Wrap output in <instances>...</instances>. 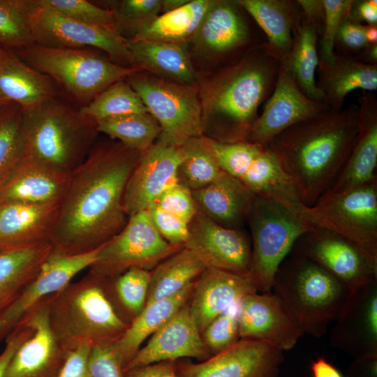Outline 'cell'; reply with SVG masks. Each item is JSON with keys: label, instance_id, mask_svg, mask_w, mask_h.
Segmentation results:
<instances>
[{"label": "cell", "instance_id": "1", "mask_svg": "<svg viewBox=\"0 0 377 377\" xmlns=\"http://www.w3.org/2000/svg\"><path fill=\"white\" fill-rule=\"evenodd\" d=\"M140 154L119 142L91 149L68 175L50 235L53 251L89 253L122 230L124 193Z\"/></svg>", "mask_w": 377, "mask_h": 377}, {"label": "cell", "instance_id": "2", "mask_svg": "<svg viewBox=\"0 0 377 377\" xmlns=\"http://www.w3.org/2000/svg\"><path fill=\"white\" fill-rule=\"evenodd\" d=\"M359 129L357 105L328 108L275 136L268 146L311 206L330 188L354 147Z\"/></svg>", "mask_w": 377, "mask_h": 377}, {"label": "cell", "instance_id": "3", "mask_svg": "<svg viewBox=\"0 0 377 377\" xmlns=\"http://www.w3.org/2000/svg\"><path fill=\"white\" fill-rule=\"evenodd\" d=\"M279 62L264 45L219 71L198 91L203 131L223 142L246 141L263 101L272 91Z\"/></svg>", "mask_w": 377, "mask_h": 377}, {"label": "cell", "instance_id": "4", "mask_svg": "<svg viewBox=\"0 0 377 377\" xmlns=\"http://www.w3.org/2000/svg\"><path fill=\"white\" fill-rule=\"evenodd\" d=\"M25 158L69 175L87 158L97 122L58 96L23 110Z\"/></svg>", "mask_w": 377, "mask_h": 377}, {"label": "cell", "instance_id": "5", "mask_svg": "<svg viewBox=\"0 0 377 377\" xmlns=\"http://www.w3.org/2000/svg\"><path fill=\"white\" fill-rule=\"evenodd\" d=\"M50 327L66 352L82 343L114 344L128 325L117 315L106 297L99 276L89 271L49 298Z\"/></svg>", "mask_w": 377, "mask_h": 377}, {"label": "cell", "instance_id": "6", "mask_svg": "<svg viewBox=\"0 0 377 377\" xmlns=\"http://www.w3.org/2000/svg\"><path fill=\"white\" fill-rule=\"evenodd\" d=\"M272 290L304 334L316 338L337 319L350 293L314 261L292 251L279 266Z\"/></svg>", "mask_w": 377, "mask_h": 377}, {"label": "cell", "instance_id": "7", "mask_svg": "<svg viewBox=\"0 0 377 377\" xmlns=\"http://www.w3.org/2000/svg\"><path fill=\"white\" fill-rule=\"evenodd\" d=\"M25 63L49 76L78 108L114 82L142 71L121 66L91 48L34 44L13 51Z\"/></svg>", "mask_w": 377, "mask_h": 377}, {"label": "cell", "instance_id": "8", "mask_svg": "<svg viewBox=\"0 0 377 377\" xmlns=\"http://www.w3.org/2000/svg\"><path fill=\"white\" fill-rule=\"evenodd\" d=\"M251 232V275L257 292L271 291L275 274L297 240L313 227L275 200L256 197L248 219Z\"/></svg>", "mask_w": 377, "mask_h": 377}, {"label": "cell", "instance_id": "9", "mask_svg": "<svg viewBox=\"0 0 377 377\" xmlns=\"http://www.w3.org/2000/svg\"><path fill=\"white\" fill-rule=\"evenodd\" d=\"M126 80L158 122L161 128L158 142L179 147L188 140L202 135V107L195 87L143 71Z\"/></svg>", "mask_w": 377, "mask_h": 377}, {"label": "cell", "instance_id": "10", "mask_svg": "<svg viewBox=\"0 0 377 377\" xmlns=\"http://www.w3.org/2000/svg\"><path fill=\"white\" fill-rule=\"evenodd\" d=\"M300 214L313 227L341 235L377 260V180L303 205Z\"/></svg>", "mask_w": 377, "mask_h": 377}, {"label": "cell", "instance_id": "11", "mask_svg": "<svg viewBox=\"0 0 377 377\" xmlns=\"http://www.w3.org/2000/svg\"><path fill=\"white\" fill-rule=\"evenodd\" d=\"M182 248L164 239L148 211L143 210L128 217L122 230L98 248L89 271L107 278L131 267L148 270Z\"/></svg>", "mask_w": 377, "mask_h": 377}, {"label": "cell", "instance_id": "12", "mask_svg": "<svg viewBox=\"0 0 377 377\" xmlns=\"http://www.w3.org/2000/svg\"><path fill=\"white\" fill-rule=\"evenodd\" d=\"M37 1L34 13L36 43L47 47L96 48L123 66L135 68L128 39L118 31L80 22Z\"/></svg>", "mask_w": 377, "mask_h": 377}, {"label": "cell", "instance_id": "13", "mask_svg": "<svg viewBox=\"0 0 377 377\" xmlns=\"http://www.w3.org/2000/svg\"><path fill=\"white\" fill-rule=\"evenodd\" d=\"M291 251L310 258L350 290L377 279V260L354 242L325 229L313 227Z\"/></svg>", "mask_w": 377, "mask_h": 377}, {"label": "cell", "instance_id": "14", "mask_svg": "<svg viewBox=\"0 0 377 377\" xmlns=\"http://www.w3.org/2000/svg\"><path fill=\"white\" fill-rule=\"evenodd\" d=\"M283 351L265 342L239 339L198 363L176 360L178 377H277Z\"/></svg>", "mask_w": 377, "mask_h": 377}, {"label": "cell", "instance_id": "15", "mask_svg": "<svg viewBox=\"0 0 377 377\" xmlns=\"http://www.w3.org/2000/svg\"><path fill=\"white\" fill-rule=\"evenodd\" d=\"M328 108L305 95L285 63L279 62L273 90L246 141L267 146L283 131Z\"/></svg>", "mask_w": 377, "mask_h": 377}, {"label": "cell", "instance_id": "16", "mask_svg": "<svg viewBox=\"0 0 377 377\" xmlns=\"http://www.w3.org/2000/svg\"><path fill=\"white\" fill-rule=\"evenodd\" d=\"M184 247L197 255L206 267L237 274H250L251 245L239 229L224 227L198 211L189 223Z\"/></svg>", "mask_w": 377, "mask_h": 377}, {"label": "cell", "instance_id": "17", "mask_svg": "<svg viewBox=\"0 0 377 377\" xmlns=\"http://www.w3.org/2000/svg\"><path fill=\"white\" fill-rule=\"evenodd\" d=\"M98 249L78 255L52 251L34 279L0 315V343L29 311L71 283L79 272L89 268L96 258Z\"/></svg>", "mask_w": 377, "mask_h": 377}, {"label": "cell", "instance_id": "18", "mask_svg": "<svg viewBox=\"0 0 377 377\" xmlns=\"http://www.w3.org/2000/svg\"><path fill=\"white\" fill-rule=\"evenodd\" d=\"M240 339L267 343L282 351L294 348L304 332L271 291L253 293L239 304Z\"/></svg>", "mask_w": 377, "mask_h": 377}, {"label": "cell", "instance_id": "19", "mask_svg": "<svg viewBox=\"0 0 377 377\" xmlns=\"http://www.w3.org/2000/svg\"><path fill=\"white\" fill-rule=\"evenodd\" d=\"M181 147L155 142L140 152L126 184L124 207L128 217L147 210L165 191L179 184Z\"/></svg>", "mask_w": 377, "mask_h": 377}, {"label": "cell", "instance_id": "20", "mask_svg": "<svg viewBox=\"0 0 377 377\" xmlns=\"http://www.w3.org/2000/svg\"><path fill=\"white\" fill-rule=\"evenodd\" d=\"M330 335L332 346L355 358L377 354V279L350 290Z\"/></svg>", "mask_w": 377, "mask_h": 377}, {"label": "cell", "instance_id": "21", "mask_svg": "<svg viewBox=\"0 0 377 377\" xmlns=\"http://www.w3.org/2000/svg\"><path fill=\"white\" fill-rule=\"evenodd\" d=\"M210 357L187 302L151 335L147 344L126 365L124 371L161 361L192 357L201 362Z\"/></svg>", "mask_w": 377, "mask_h": 377}, {"label": "cell", "instance_id": "22", "mask_svg": "<svg viewBox=\"0 0 377 377\" xmlns=\"http://www.w3.org/2000/svg\"><path fill=\"white\" fill-rule=\"evenodd\" d=\"M50 297L27 313L31 319L32 332L15 350L4 377L57 376L67 352L60 346L49 325Z\"/></svg>", "mask_w": 377, "mask_h": 377}, {"label": "cell", "instance_id": "23", "mask_svg": "<svg viewBox=\"0 0 377 377\" xmlns=\"http://www.w3.org/2000/svg\"><path fill=\"white\" fill-rule=\"evenodd\" d=\"M358 103L359 129L354 147L332 185L320 198L340 194L377 180V100L373 92L364 91Z\"/></svg>", "mask_w": 377, "mask_h": 377}, {"label": "cell", "instance_id": "24", "mask_svg": "<svg viewBox=\"0 0 377 377\" xmlns=\"http://www.w3.org/2000/svg\"><path fill=\"white\" fill-rule=\"evenodd\" d=\"M256 292L251 274L242 275L206 267L195 281L188 304L201 333L216 316Z\"/></svg>", "mask_w": 377, "mask_h": 377}, {"label": "cell", "instance_id": "25", "mask_svg": "<svg viewBox=\"0 0 377 377\" xmlns=\"http://www.w3.org/2000/svg\"><path fill=\"white\" fill-rule=\"evenodd\" d=\"M237 1L212 0L191 40L199 54L217 57L232 52L249 40V29Z\"/></svg>", "mask_w": 377, "mask_h": 377}, {"label": "cell", "instance_id": "26", "mask_svg": "<svg viewBox=\"0 0 377 377\" xmlns=\"http://www.w3.org/2000/svg\"><path fill=\"white\" fill-rule=\"evenodd\" d=\"M68 175L24 158L1 187V202L58 205L65 191Z\"/></svg>", "mask_w": 377, "mask_h": 377}, {"label": "cell", "instance_id": "27", "mask_svg": "<svg viewBox=\"0 0 377 377\" xmlns=\"http://www.w3.org/2000/svg\"><path fill=\"white\" fill-rule=\"evenodd\" d=\"M57 208L0 202V251L49 242Z\"/></svg>", "mask_w": 377, "mask_h": 377}, {"label": "cell", "instance_id": "28", "mask_svg": "<svg viewBox=\"0 0 377 377\" xmlns=\"http://www.w3.org/2000/svg\"><path fill=\"white\" fill-rule=\"evenodd\" d=\"M192 195L200 212L234 229L248 219L255 198L238 179L224 172L213 182L193 191Z\"/></svg>", "mask_w": 377, "mask_h": 377}, {"label": "cell", "instance_id": "29", "mask_svg": "<svg viewBox=\"0 0 377 377\" xmlns=\"http://www.w3.org/2000/svg\"><path fill=\"white\" fill-rule=\"evenodd\" d=\"M264 31L267 43L263 45L267 53L279 62L286 59L290 52L293 29L302 15L296 8L297 1L283 0H238Z\"/></svg>", "mask_w": 377, "mask_h": 377}, {"label": "cell", "instance_id": "30", "mask_svg": "<svg viewBox=\"0 0 377 377\" xmlns=\"http://www.w3.org/2000/svg\"><path fill=\"white\" fill-rule=\"evenodd\" d=\"M135 68L182 84L194 87L196 76L188 44L128 39Z\"/></svg>", "mask_w": 377, "mask_h": 377}, {"label": "cell", "instance_id": "31", "mask_svg": "<svg viewBox=\"0 0 377 377\" xmlns=\"http://www.w3.org/2000/svg\"><path fill=\"white\" fill-rule=\"evenodd\" d=\"M318 68L320 80L317 86L330 109H341L346 96L355 89L373 92L377 89V64L336 54L331 64L319 61Z\"/></svg>", "mask_w": 377, "mask_h": 377}, {"label": "cell", "instance_id": "32", "mask_svg": "<svg viewBox=\"0 0 377 377\" xmlns=\"http://www.w3.org/2000/svg\"><path fill=\"white\" fill-rule=\"evenodd\" d=\"M0 94L23 110L58 96L57 87L49 76L8 50L0 66Z\"/></svg>", "mask_w": 377, "mask_h": 377}, {"label": "cell", "instance_id": "33", "mask_svg": "<svg viewBox=\"0 0 377 377\" xmlns=\"http://www.w3.org/2000/svg\"><path fill=\"white\" fill-rule=\"evenodd\" d=\"M52 251L49 242L0 251V315L34 279Z\"/></svg>", "mask_w": 377, "mask_h": 377}, {"label": "cell", "instance_id": "34", "mask_svg": "<svg viewBox=\"0 0 377 377\" xmlns=\"http://www.w3.org/2000/svg\"><path fill=\"white\" fill-rule=\"evenodd\" d=\"M194 282L173 296L145 305L131 322L113 345L124 367L140 348L142 342L165 324L188 302Z\"/></svg>", "mask_w": 377, "mask_h": 377}, {"label": "cell", "instance_id": "35", "mask_svg": "<svg viewBox=\"0 0 377 377\" xmlns=\"http://www.w3.org/2000/svg\"><path fill=\"white\" fill-rule=\"evenodd\" d=\"M212 3V0H190L178 9L159 14L132 31L127 39L188 44Z\"/></svg>", "mask_w": 377, "mask_h": 377}, {"label": "cell", "instance_id": "36", "mask_svg": "<svg viewBox=\"0 0 377 377\" xmlns=\"http://www.w3.org/2000/svg\"><path fill=\"white\" fill-rule=\"evenodd\" d=\"M319 29L306 21L303 16L293 29V45L284 62L302 91L309 98L323 102V96L317 86L316 71L320 59L317 52Z\"/></svg>", "mask_w": 377, "mask_h": 377}, {"label": "cell", "instance_id": "37", "mask_svg": "<svg viewBox=\"0 0 377 377\" xmlns=\"http://www.w3.org/2000/svg\"><path fill=\"white\" fill-rule=\"evenodd\" d=\"M206 268L200 258L183 247L151 272L146 305L173 296L195 281Z\"/></svg>", "mask_w": 377, "mask_h": 377}, {"label": "cell", "instance_id": "38", "mask_svg": "<svg viewBox=\"0 0 377 377\" xmlns=\"http://www.w3.org/2000/svg\"><path fill=\"white\" fill-rule=\"evenodd\" d=\"M150 277L151 272L139 267H131L116 276L101 277L106 297L128 325L146 305Z\"/></svg>", "mask_w": 377, "mask_h": 377}, {"label": "cell", "instance_id": "39", "mask_svg": "<svg viewBox=\"0 0 377 377\" xmlns=\"http://www.w3.org/2000/svg\"><path fill=\"white\" fill-rule=\"evenodd\" d=\"M24 158L23 109L10 102L0 108V188Z\"/></svg>", "mask_w": 377, "mask_h": 377}, {"label": "cell", "instance_id": "40", "mask_svg": "<svg viewBox=\"0 0 377 377\" xmlns=\"http://www.w3.org/2000/svg\"><path fill=\"white\" fill-rule=\"evenodd\" d=\"M36 0H0V46L12 51L36 44Z\"/></svg>", "mask_w": 377, "mask_h": 377}, {"label": "cell", "instance_id": "41", "mask_svg": "<svg viewBox=\"0 0 377 377\" xmlns=\"http://www.w3.org/2000/svg\"><path fill=\"white\" fill-rule=\"evenodd\" d=\"M97 128L99 133L139 152L153 145L161 132L158 122L149 112L107 118L98 121Z\"/></svg>", "mask_w": 377, "mask_h": 377}, {"label": "cell", "instance_id": "42", "mask_svg": "<svg viewBox=\"0 0 377 377\" xmlns=\"http://www.w3.org/2000/svg\"><path fill=\"white\" fill-rule=\"evenodd\" d=\"M181 148L179 183L191 191L206 186L223 172L208 150L203 135L188 140Z\"/></svg>", "mask_w": 377, "mask_h": 377}, {"label": "cell", "instance_id": "43", "mask_svg": "<svg viewBox=\"0 0 377 377\" xmlns=\"http://www.w3.org/2000/svg\"><path fill=\"white\" fill-rule=\"evenodd\" d=\"M79 109L96 122L110 117L148 112L126 78L110 84L89 104Z\"/></svg>", "mask_w": 377, "mask_h": 377}, {"label": "cell", "instance_id": "44", "mask_svg": "<svg viewBox=\"0 0 377 377\" xmlns=\"http://www.w3.org/2000/svg\"><path fill=\"white\" fill-rule=\"evenodd\" d=\"M55 11L87 24L117 30L114 12L87 0H39Z\"/></svg>", "mask_w": 377, "mask_h": 377}, {"label": "cell", "instance_id": "45", "mask_svg": "<svg viewBox=\"0 0 377 377\" xmlns=\"http://www.w3.org/2000/svg\"><path fill=\"white\" fill-rule=\"evenodd\" d=\"M238 309L239 304L216 316L201 332L212 356L227 350L240 339Z\"/></svg>", "mask_w": 377, "mask_h": 377}, {"label": "cell", "instance_id": "46", "mask_svg": "<svg viewBox=\"0 0 377 377\" xmlns=\"http://www.w3.org/2000/svg\"><path fill=\"white\" fill-rule=\"evenodd\" d=\"M161 0H123L111 8L118 31L124 36L149 22L161 13Z\"/></svg>", "mask_w": 377, "mask_h": 377}, {"label": "cell", "instance_id": "47", "mask_svg": "<svg viewBox=\"0 0 377 377\" xmlns=\"http://www.w3.org/2000/svg\"><path fill=\"white\" fill-rule=\"evenodd\" d=\"M351 0H323V34L320 61L331 64L336 58L335 40L342 20L351 8Z\"/></svg>", "mask_w": 377, "mask_h": 377}, {"label": "cell", "instance_id": "48", "mask_svg": "<svg viewBox=\"0 0 377 377\" xmlns=\"http://www.w3.org/2000/svg\"><path fill=\"white\" fill-rule=\"evenodd\" d=\"M153 204L188 223L199 211L192 191L179 183L165 191Z\"/></svg>", "mask_w": 377, "mask_h": 377}, {"label": "cell", "instance_id": "49", "mask_svg": "<svg viewBox=\"0 0 377 377\" xmlns=\"http://www.w3.org/2000/svg\"><path fill=\"white\" fill-rule=\"evenodd\" d=\"M147 210L162 237L172 246L184 247L189 236V223L154 204Z\"/></svg>", "mask_w": 377, "mask_h": 377}, {"label": "cell", "instance_id": "50", "mask_svg": "<svg viewBox=\"0 0 377 377\" xmlns=\"http://www.w3.org/2000/svg\"><path fill=\"white\" fill-rule=\"evenodd\" d=\"M113 345L91 348L89 367L92 377H124V365Z\"/></svg>", "mask_w": 377, "mask_h": 377}, {"label": "cell", "instance_id": "51", "mask_svg": "<svg viewBox=\"0 0 377 377\" xmlns=\"http://www.w3.org/2000/svg\"><path fill=\"white\" fill-rule=\"evenodd\" d=\"M364 27V25L352 18L350 9L341 22L335 44L337 41L343 47L348 50H362L369 45L365 38Z\"/></svg>", "mask_w": 377, "mask_h": 377}, {"label": "cell", "instance_id": "52", "mask_svg": "<svg viewBox=\"0 0 377 377\" xmlns=\"http://www.w3.org/2000/svg\"><path fill=\"white\" fill-rule=\"evenodd\" d=\"M91 348L90 344L82 343L68 351L57 377H92L89 367Z\"/></svg>", "mask_w": 377, "mask_h": 377}, {"label": "cell", "instance_id": "53", "mask_svg": "<svg viewBox=\"0 0 377 377\" xmlns=\"http://www.w3.org/2000/svg\"><path fill=\"white\" fill-rule=\"evenodd\" d=\"M32 325L29 315L25 316L5 339V346L0 353V377H4L6 367L20 345L31 334Z\"/></svg>", "mask_w": 377, "mask_h": 377}, {"label": "cell", "instance_id": "54", "mask_svg": "<svg viewBox=\"0 0 377 377\" xmlns=\"http://www.w3.org/2000/svg\"><path fill=\"white\" fill-rule=\"evenodd\" d=\"M124 377H178L176 360L161 361L124 371Z\"/></svg>", "mask_w": 377, "mask_h": 377}, {"label": "cell", "instance_id": "55", "mask_svg": "<svg viewBox=\"0 0 377 377\" xmlns=\"http://www.w3.org/2000/svg\"><path fill=\"white\" fill-rule=\"evenodd\" d=\"M346 375L347 377H377V354L355 358Z\"/></svg>", "mask_w": 377, "mask_h": 377}, {"label": "cell", "instance_id": "56", "mask_svg": "<svg viewBox=\"0 0 377 377\" xmlns=\"http://www.w3.org/2000/svg\"><path fill=\"white\" fill-rule=\"evenodd\" d=\"M350 15L356 22L364 21L369 25L377 24V1H353Z\"/></svg>", "mask_w": 377, "mask_h": 377}, {"label": "cell", "instance_id": "57", "mask_svg": "<svg viewBox=\"0 0 377 377\" xmlns=\"http://www.w3.org/2000/svg\"><path fill=\"white\" fill-rule=\"evenodd\" d=\"M302 10L304 19L313 24L318 29L324 22V8L323 0H299L297 1Z\"/></svg>", "mask_w": 377, "mask_h": 377}, {"label": "cell", "instance_id": "58", "mask_svg": "<svg viewBox=\"0 0 377 377\" xmlns=\"http://www.w3.org/2000/svg\"><path fill=\"white\" fill-rule=\"evenodd\" d=\"M313 377H343L339 371L324 357H319L311 364Z\"/></svg>", "mask_w": 377, "mask_h": 377}, {"label": "cell", "instance_id": "59", "mask_svg": "<svg viewBox=\"0 0 377 377\" xmlns=\"http://www.w3.org/2000/svg\"><path fill=\"white\" fill-rule=\"evenodd\" d=\"M190 0H161V13H168L181 8Z\"/></svg>", "mask_w": 377, "mask_h": 377}, {"label": "cell", "instance_id": "60", "mask_svg": "<svg viewBox=\"0 0 377 377\" xmlns=\"http://www.w3.org/2000/svg\"><path fill=\"white\" fill-rule=\"evenodd\" d=\"M364 51V63L377 64V44L369 45Z\"/></svg>", "mask_w": 377, "mask_h": 377}, {"label": "cell", "instance_id": "61", "mask_svg": "<svg viewBox=\"0 0 377 377\" xmlns=\"http://www.w3.org/2000/svg\"><path fill=\"white\" fill-rule=\"evenodd\" d=\"M364 35L365 38L369 45L377 44V26L364 25Z\"/></svg>", "mask_w": 377, "mask_h": 377}, {"label": "cell", "instance_id": "62", "mask_svg": "<svg viewBox=\"0 0 377 377\" xmlns=\"http://www.w3.org/2000/svg\"><path fill=\"white\" fill-rule=\"evenodd\" d=\"M6 52L7 50H5L0 46V66L6 57Z\"/></svg>", "mask_w": 377, "mask_h": 377}, {"label": "cell", "instance_id": "63", "mask_svg": "<svg viewBox=\"0 0 377 377\" xmlns=\"http://www.w3.org/2000/svg\"><path fill=\"white\" fill-rule=\"evenodd\" d=\"M8 103H10V101L0 94V108Z\"/></svg>", "mask_w": 377, "mask_h": 377}, {"label": "cell", "instance_id": "64", "mask_svg": "<svg viewBox=\"0 0 377 377\" xmlns=\"http://www.w3.org/2000/svg\"><path fill=\"white\" fill-rule=\"evenodd\" d=\"M0 189H1V188H0ZM0 202H1V200H0Z\"/></svg>", "mask_w": 377, "mask_h": 377}]
</instances>
